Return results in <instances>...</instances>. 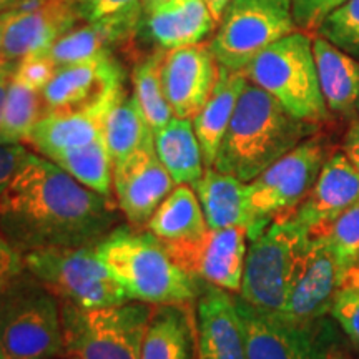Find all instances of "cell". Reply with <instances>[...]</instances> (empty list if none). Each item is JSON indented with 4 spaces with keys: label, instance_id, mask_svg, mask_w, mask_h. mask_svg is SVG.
Segmentation results:
<instances>
[{
    "label": "cell",
    "instance_id": "2",
    "mask_svg": "<svg viewBox=\"0 0 359 359\" xmlns=\"http://www.w3.org/2000/svg\"><path fill=\"white\" fill-rule=\"evenodd\" d=\"M314 132L316 125L296 118L276 98L248 80L213 168L250 183Z\"/></svg>",
    "mask_w": 359,
    "mask_h": 359
},
{
    "label": "cell",
    "instance_id": "36",
    "mask_svg": "<svg viewBox=\"0 0 359 359\" xmlns=\"http://www.w3.org/2000/svg\"><path fill=\"white\" fill-rule=\"evenodd\" d=\"M57 69L58 67L45 53H34V55H27L17 62L13 79L37 90H43Z\"/></svg>",
    "mask_w": 359,
    "mask_h": 359
},
{
    "label": "cell",
    "instance_id": "20",
    "mask_svg": "<svg viewBox=\"0 0 359 359\" xmlns=\"http://www.w3.org/2000/svg\"><path fill=\"white\" fill-rule=\"evenodd\" d=\"M125 74L111 53L58 67L42 90L45 114L75 110L123 87Z\"/></svg>",
    "mask_w": 359,
    "mask_h": 359
},
{
    "label": "cell",
    "instance_id": "21",
    "mask_svg": "<svg viewBox=\"0 0 359 359\" xmlns=\"http://www.w3.org/2000/svg\"><path fill=\"white\" fill-rule=\"evenodd\" d=\"M140 359H198L195 303L154 306Z\"/></svg>",
    "mask_w": 359,
    "mask_h": 359
},
{
    "label": "cell",
    "instance_id": "37",
    "mask_svg": "<svg viewBox=\"0 0 359 359\" xmlns=\"http://www.w3.org/2000/svg\"><path fill=\"white\" fill-rule=\"evenodd\" d=\"M344 2L346 0H291L296 25L308 30L318 29L323 20Z\"/></svg>",
    "mask_w": 359,
    "mask_h": 359
},
{
    "label": "cell",
    "instance_id": "14",
    "mask_svg": "<svg viewBox=\"0 0 359 359\" xmlns=\"http://www.w3.org/2000/svg\"><path fill=\"white\" fill-rule=\"evenodd\" d=\"M218 69L210 43L200 42L165 52L161 82L173 116L193 120L198 115L212 95Z\"/></svg>",
    "mask_w": 359,
    "mask_h": 359
},
{
    "label": "cell",
    "instance_id": "11",
    "mask_svg": "<svg viewBox=\"0 0 359 359\" xmlns=\"http://www.w3.org/2000/svg\"><path fill=\"white\" fill-rule=\"evenodd\" d=\"M246 336L248 359H327V327L323 320L296 321L281 313L263 311L236 296Z\"/></svg>",
    "mask_w": 359,
    "mask_h": 359
},
{
    "label": "cell",
    "instance_id": "12",
    "mask_svg": "<svg viewBox=\"0 0 359 359\" xmlns=\"http://www.w3.org/2000/svg\"><path fill=\"white\" fill-rule=\"evenodd\" d=\"M161 243L170 258L193 280L240 293L248 250L246 228L208 230L195 240H161Z\"/></svg>",
    "mask_w": 359,
    "mask_h": 359
},
{
    "label": "cell",
    "instance_id": "22",
    "mask_svg": "<svg viewBox=\"0 0 359 359\" xmlns=\"http://www.w3.org/2000/svg\"><path fill=\"white\" fill-rule=\"evenodd\" d=\"M145 13L148 35L165 50L203 42L218 25L206 0H165Z\"/></svg>",
    "mask_w": 359,
    "mask_h": 359
},
{
    "label": "cell",
    "instance_id": "50",
    "mask_svg": "<svg viewBox=\"0 0 359 359\" xmlns=\"http://www.w3.org/2000/svg\"><path fill=\"white\" fill-rule=\"evenodd\" d=\"M57 359H74V358H67V356H64V358H57Z\"/></svg>",
    "mask_w": 359,
    "mask_h": 359
},
{
    "label": "cell",
    "instance_id": "47",
    "mask_svg": "<svg viewBox=\"0 0 359 359\" xmlns=\"http://www.w3.org/2000/svg\"><path fill=\"white\" fill-rule=\"evenodd\" d=\"M143 2V8H145V12L151 11V8H155L156 6H160V4H163L165 0H142Z\"/></svg>",
    "mask_w": 359,
    "mask_h": 359
},
{
    "label": "cell",
    "instance_id": "40",
    "mask_svg": "<svg viewBox=\"0 0 359 359\" xmlns=\"http://www.w3.org/2000/svg\"><path fill=\"white\" fill-rule=\"evenodd\" d=\"M343 151L354 167L359 170V120L353 122L351 127H349L346 137H344Z\"/></svg>",
    "mask_w": 359,
    "mask_h": 359
},
{
    "label": "cell",
    "instance_id": "31",
    "mask_svg": "<svg viewBox=\"0 0 359 359\" xmlns=\"http://www.w3.org/2000/svg\"><path fill=\"white\" fill-rule=\"evenodd\" d=\"M163 55V52H155L142 58L135 65L132 74L133 95L154 133L163 128L173 118L172 109L163 92V82H161Z\"/></svg>",
    "mask_w": 359,
    "mask_h": 359
},
{
    "label": "cell",
    "instance_id": "35",
    "mask_svg": "<svg viewBox=\"0 0 359 359\" xmlns=\"http://www.w3.org/2000/svg\"><path fill=\"white\" fill-rule=\"evenodd\" d=\"M331 314L343 327L349 341L359 348V288L338 290L331 306Z\"/></svg>",
    "mask_w": 359,
    "mask_h": 359
},
{
    "label": "cell",
    "instance_id": "43",
    "mask_svg": "<svg viewBox=\"0 0 359 359\" xmlns=\"http://www.w3.org/2000/svg\"><path fill=\"white\" fill-rule=\"evenodd\" d=\"M13 75V74H12ZM12 75H7V77L0 79V123H2V114H4V103H6V97H7V90L8 85H11Z\"/></svg>",
    "mask_w": 359,
    "mask_h": 359
},
{
    "label": "cell",
    "instance_id": "28",
    "mask_svg": "<svg viewBox=\"0 0 359 359\" xmlns=\"http://www.w3.org/2000/svg\"><path fill=\"white\" fill-rule=\"evenodd\" d=\"M53 163L90 190L114 198V165L105 137L50 156Z\"/></svg>",
    "mask_w": 359,
    "mask_h": 359
},
{
    "label": "cell",
    "instance_id": "34",
    "mask_svg": "<svg viewBox=\"0 0 359 359\" xmlns=\"http://www.w3.org/2000/svg\"><path fill=\"white\" fill-rule=\"evenodd\" d=\"M74 2L83 22L109 20L132 13H145L142 0H74Z\"/></svg>",
    "mask_w": 359,
    "mask_h": 359
},
{
    "label": "cell",
    "instance_id": "17",
    "mask_svg": "<svg viewBox=\"0 0 359 359\" xmlns=\"http://www.w3.org/2000/svg\"><path fill=\"white\" fill-rule=\"evenodd\" d=\"M339 290V271L326 235H311L281 314L296 321H318L331 313Z\"/></svg>",
    "mask_w": 359,
    "mask_h": 359
},
{
    "label": "cell",
    "instance_id": "42",
    "mask_svg": "<svg viewBox=\"0 0 359 359\" xmlns=\"http://www.w3.org/2000/svg\"><path fill=\"white\" fill-rule=\"evenodd\" d=\"M206 4H208V8L210 12H212V15L215 17V20L219 22L224 11H226V7L231 4V0H206Z\"/></svg>",
    "mask_w": 359,
    "mask_h": 359
},
{
    "label": "cell",
    "instance_id": "13",
    "mask_svg": "<svg viewBox=\"0 0 359 359\" xmlns=\"http://www.w3.org/2000/svg\"><path fill=\"white\" fill-rule=\"evenodd\" d=\"M177 183L156 155L155 138L114 165V198L132 226H147Z\"/></svg>",
    "mask_w": 359,
    "mask_h": 359
},
{
    "label": "cell",
    "instance_id": "7",
    "mask_svg": "<svg viewBox=\"0 0 359 359\" xmlns=\"http://www.w3.org/2000/svg\"><path fill=\"white\" fill-rule=\"evenodd\" d=\"M151 304L82 308L60 303L64 349L74 359H140Z\"/></svg>",
    "mask_w": 359,
    "mask_h": 359
},
{
    "label": "cell",
    "instance_id": "30",
    "mask_svg": "<svg viewBox=\"0 0 359 359\" xmlns=\"http://www.w3.org/2000/svg\"><path fill=\"white\" fill-rule=\"evenodd\" d=\"M45 115L42 90L25 85L13 79L8 85L4 103L0 143H22L25 145L35 125Z\"/></svg>",
    "mask_w": 359,
    "mask_h": 359
},
{
    "label": "cell",
    "instance_id": "46",
    "mask_svg": "<svg viewBox=\"0 0 359 359\" xmlns=\"http://www.w3.org/2000/svg\"><path fill=\"white\" fill-rule=\"evenodd\" d=\"M25 0H0V13L12 11V8L19 7L20 4H24Z\"/></svg>",
    "mask_w": 359,
    "mask_h": 359
},
{
    "label": "cell",
    "instance_id": "25",
    "mask_svg": "<svg viewBox=\"0 0 359 359\" xmlns=\"http://www.w3.org/2000/svg\"><path fill=\"white\" fill-rule=\"evenodd\" d=\"M318 77L327 110L359 115V60L326 39H313Z\"/></svg>",
    "mask_w": 359,
    "mask_h": 359
},
{
    "label": "cell",
    "instance_id": "9",
    "mask_svg": "<svg viewBox=\"0 0 359 359\" xmlns=\"http://www.w3.org/2000/svg\"><path fill=\"white\" fill-rule=\"evenodd\" d=\"M210 47L218 65L245 70L264 48L294 32L291 0H231Z\"/></svg>",
    "mask_w": 359,
    "mask_h": 359
},
{
    "label": "cell",
    "instance_id": "15",
    "mask_svg": "<svg viewBox=\"0 0 359 359\" xmlns=\"http://www.w3.org/2000/svg\"><path fill=\"white\" fill-rule=\"evenodd\" d=\"M80 13L74 0H40L15 7L6 32L0 55L19 62L34 53H43L62 35L77 27Z\"/></svg>",
    "mask_w": 359,
    "mask_h": 359
},
{
    "label": "cell",
    "instance_id": "1",
    "mask_svg": "<svg viewBox=\"0 0 359 359\" xmlns=\"http://www.w3.org/2000/svg\"><path fill=\"white\" fill-rule=\"evenodd\" d=\"M120 213L115 198L29 151L0 198V235L20 255L52 246H95L118 226Z\"/></svg>",
    "mask_w": 359,
    "mask_h": 359
},
{
    "label": "cell",
    "instance_id": "27",
    "mask_svg": "<svg viewBox=\"0 0 359 359\" xmlns=\"http://www.w3.org/2000/svg\"><path fill=\"white\" fill-rule=\"evenodd\" d=\"M147 230L163 241L195 240L203 236L210 228L193 187H175L148 219Z\"/></svg>",
    "mask_w": 359,
    "mask_h": 359
},
{
    "label": "cell",
    "instance_id": "10",
    "mask_svg": "<svg viewBox=\"0 0 359 359\" xmlns=\"http://www.w3.org/2000/svg\"><path fill=\"white\" fill-rule=\"evenodd\" d=\"M327 160L321 138L309 137L276 163L248 183V198L255 223L251 233L276 218L291 217L316 183Z\"/></svg>",
    "mask_w": 359,
    "mask_h": 359
},
{
    "label": "cell",
    "instance_id": "32",
    "mask_svg": "<svg viewBox=\"0 0 359 359\" xmlns=\"http://www.w3.org/2000/svg\"><path fill=\"white\" fill-rule=\"evenodd\" d=\"M320 37L359 60V0H346L318 27Z\"/></svg>",
    "mask_w": 359,
    "mask_h": 359
},
{
    "label": "cell",
    "instance_id": "45",
    "mask_svg": "<svg viewBox=\"0 0 359 359\" xmlns=\"http://www.w3.org/2000/svg\"><path fill=\"white\" fill-rule=\"evenodd\" d=\"M13 12H15V8H12V11H7V12H2L0 13V48H2V40H4V32H6L8 22H11Z\"/></svg>",
    "mask_w": 359,
    "mask_h": 359
},
{
    "label": "cell",
    "instance_id": "18",
    "mask_svg": "<svg viewBox=\"0 0 359 359\" xmlns=\"http://www.w3.org/2000/svg\"><path fill=\"white\" fill-rule=\"evenodd\" d=\"M359 203V170L344 151L331 155L303 203L293 213L311 235H326L336 219Z\"/></svg>",
    "mask_w": 359,
    "mask_h": 359
},
{
    "label": "cell",
    "instance_id": "49",
    "mask_svg": "<svg viewBox=\"0 0 359 359\" xmlns=\"http://www.w3.org/2000/svg\"><path fill=\"white\" fill-rule=\"evenodd\" d=\"M11 281H12V280H11ZM11 281H0V293H2V291L7 288V285H8V283H11Z\"/></svg>",
    "mask_w": 359,
    "mask_h": 359
},
{
    "label": "cell",
    "instance_id": "19",
    "mask_svg": "<svg viewBox=\"0 0 359 359\" xmlns=\"http://www.w3.org/2000/svg\"><path fill=\"white\" fill-rule=\"evenodd\" d=\"M198 359H248L246 336L236 296L201 283L195 302Z\"/></svg>",
    "mask_w": 359,
    "mask_h": 359
},
{
    "label": "cell",
    "instance_id": "8",
    "mask_svg": "<svg viewBox=\"0 0 359 359\" xmlns=\"http://www.w3.org/2000/svg\"><path fill=\"white\" fill-rule=\"evenodd\" d=\"M24 266L60 303L82 308L130 302L118 281L98 258L95 246H52L22 255Z\"/></svg>",
    "mask_w": 359,
    "mask_h": 359
},
{
    "label": "cell",
    "instance_id": "29",
    "mask_svg": "<svg viewBox=\"0 0 359 359\" xmlns=\"http://www.w3.org/2000/svg\"><path fill=\"white\" fill-rule=\"evenodd\" d=\"M111 165L120 163L133 151L154 140L150 128L135 95H125L110 111L103 130Z\"/></svg>",
    "mask_w": 359,
    "mask_h": 359
},
{
    "label": "cell",
    "instance_id": "33",
    "mask_svg": "<svg viewBox=\"0 0 359 359\" xmlns=\"http://www.w3.org/2000/svg\"><path fill=\"white\" fill-rule=\"evenodd\" d=\"M339 271V283L359 259V203L343 213L326 233Z\"/></svg>",
    "mask_w": 359,
    "mask_h": 359
},
{
    "label": "cell",
    "instance_id": "39",
    "mask_svg": "<svg viewBox=\"0 0 359 359\" xmlns=\"http://www.w3.org/2000/svg\"><path fill=\"white\" fill-rule=\"evenodd\" d=\"M24 269L22 255L0 235V281H11Z\"/></svg>",
    "mask_w": 359,
    "mask_h": 359
},
{
    "label": "cell",
    "instance_id": "3",
    "mask_svg": "<svg viewBox=\"0 0 359 359\" xmlns=\"http://www.w3.org/2000/svg\"><path fill=\"white\" fill-rule=\"evenodd\" d=\"M95 251L130 302L160 306L195 303L198 298L201 283L188 276L150 231L118 224L98 241Z\"/></svg>",
    "mask_w": 359,
    "mask_h": 359
},
{
    "label": "cell",
    "instance_id": "41",
    "mask_svg": "<svg viewBox=\"0 0 359 359\" xmlns=\"http://www.w3.org/2000/svg\"><path fill=\"white\" fill-rule=\"evenodd\" d=\"M348 288H359V259L348 269L346 275L343 276V280L339 283V290Z\"/></svg>",
    "mask_w": 359,
    "mask_h": 359
},
{
    "label": "cell",
    "instance_id": "44",
    "mask_svg": "<svg viewBox=\"0 0 359 359\" xmlns=\"http://www.w3.org/2000/svg\"><path fill=\"white\" fill-rule=\"evenodd\" d=\"M15 67H17V62L7 60V58L0 55V79L7 77V75H12L13 72H15Z\"/></svg>",
    "mask_w": 359,
    "mask_h": 359
},
{
    "label": "cell",
    "instance_id": "23",
    "mask_svg": "<svg viewBox=\"0 0 359 359\" xmlns=\"http://www.w3.org/2000/svg\"><path fill=\"white\" fill-rule=\"evenodd\" d=\"M246 83H248V77L245 70H230L219 65L218 79L212 95L206 100L203 109L198 111V115L191 120L201 151H203L206 168H212L215 165L218 148L222 145Z\"/></svg>",
    "mask_w": 359,
    "mask_h": 359
},
{
    "label": "cell",
    "instance_id": "6",
    "mask_svg": "<svg viewBox=\"0 0 359 359\" xmlns=\"http://www.w3.org/2000/svg\"><path fill=\"white\" fill-rule=\"evenodd\" d=\"M245 74L296 118L314 125L327 118L313 39L306 34L294 30L276 40L246 67Z\"/></svg>",
    "mask_w": 359,
    "mask_h": 359
},
{
    "label": "cell",
    "instance_id": "5",
    "mask_svg": "<svg viewBox=\"0 0 359 359\" xmlns=\"http://www.w3.org/2000/svg\"><path fill=\"white\" fill-rule=\"evenodd\" d=\"M309 238L311 233L293 215L271 219L257 235L250 236L238 296L257 309L281 313Z\"/></svg>",
    "mask_w": 359,
    "mask_h": 359
},
{
    "label": "cell",
    "instance_id": "26",
    "mask_svg": "<svg viewBox=\"0 0 359 359\" xmlns=\"http://www.w3.org/2000/svg\"><path fill=\"white\" fill-rule=\"evenodd\" d=\"M154 137L156 155L177 185H195L203 177V151L191 120L173 116Z\"/></svg>",
    "mask_w": 359,
    "mask_h": 359
},
{
    "label": "cell",
    "instance_id": "38",
    "mask_svg": "<svg viewBox=\"0 0 359 359\" xmlns=\"http://www.w3.org/2000/svg\"><path fill=\"white\" fill-rule=\"evenodd\" d=\"M27 155L29 150L22 143H0V198Z\"/></svg>",
    "mask_w": 359,
    "mask_h": 359
},
{
    "label": "cell",
    "instance_id": "24",
    "mask_svg": "<svg viewBox=\"0 0 359 359\" xmlns=\"http://www.w3.org/2000/svg\"><path fill=\"white\" fill-rule=\"evenodd\" d=\"M191 187L198 196L210 230L233 226L248 230L255 223L248 198V183L212 167L205 168L203 177Z\"/></svg>",
    "mask_w": 359,
    "mask_h": 359
},
{
    "label": "cell",
    "instance_id": "16",
    "mask_svg": "<svg viewBox=\"0 0 359 359\" xmlns=\"http://www.w3.org/2000/svg\"><path fill=\"white\" fill-rule=\"evenodd\" d=\"M125 95V87H118L87 107L48 111L34 127L25 147H32L35 154L50 158L60 151L97 140L103 135L110 111Z\"/></svg>",
    "mask_w": 359,
    "mask_h": 359
},
{
    "label": "cell",
    "instance_id": "48",
    "mask_svg": "<svg viewBox=\"0 0 359 359\" xmlns=\"http://www.w3.org/2000/svg\"><path fill=\"white\" fill-rule=\"evenodd\" d=\"M327 359H346V358H344L339 351H336V349H331V353H330V356H327Z\"/></svg>",
    "mask_w": 359,
    "mask_h": 359
},
{
    "label": "cell",
    "instance_id": "4",
    "mask_svg": "<svg viewBox=\"0 0 359 359\" xmlns=\"http://www.w3.org/2000/svg\"><path fill=\"white\" fill-rule=\"evenodd\" d=\"M64 356L60 302L24 269L0 293V359Z\"/></svg>",
    "mask_w": 359,
    "mask_h": 359
}]
</instances>
